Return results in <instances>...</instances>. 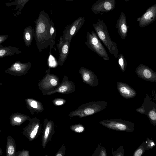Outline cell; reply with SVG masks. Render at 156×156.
Segmentation results:
<instances>
[{"label":"cell","mask_w":156,"mask_h":156,"mask_svg":"<svg viewBox=\"0 0 156 156\" xmlns=\"http://www.w3.org/2000/svg\"><path fill=\"white\" fill-rule=\"evenodd\" d=\"M50 17L44 10L41 11L35 21L34 37L36 45L40 52L51 44Z\"/></svg>","instance_id":"obj_1"},{"label":"cell","mask_w":156,"mask_h":156,"mask_svg":"<svg viewBox=\"0 0 156 156\" xmlns=\"http://www.w3.org/2000/svg\"><path fill=\"white\" fill-rule=\"evenodd\" d=\"M93 25L99 39L105 45L110 54L117 58L119 51L117 45L111 40L106 24L102 20L99 19L96 23Z\"/></svg>","instance_id":"obj_2"},{"label":"cell","mask_w":156,"mask_h":156,"mask_svg":"<svg viewBox=\"0 0 156 156\" xmlns=\"http://www.w3.org/2000/svg\"><path fill=\"white\" fill-rule=\"evenodd\" d=\"M107 105V102L104 101L90 102L81 105L77 109L70 113L69 115L71 117H83L91 115L102 111Z\"/></svg>","instance_id":"obj_3"},{"label":"cell","mask_w":156,"mask_h":156,"mask_svg":"<svg viewBox=\"0 0 156 156\" xmlns=\"http://www.w3.org/2000/svg\"><path fill=\"white\" fill-rule=\"evenodd\" d=\"M86 44L91 50L106 61L109 60L108 54L96 33L87 32Z\"/></svg>","instance_id":"obj_4"},{"label":"cell","mask_w":156,"mask_h":156,"mask_svg":"<svg viewBox=\"0 0 156 156\" xmlns=\"http://www.w3.org/2000/svg\"><path fill=\"white\" fill-rule=\"evenodd\" d=\"M99 123L108 129L117 131L131 132L134 129V123L120 119H105Z\"/></svg>","instance_id":"obj_5"},{"label":"cell","mask_w":156,"mask_h":156,"mask_svg":"<svg viewBox=\"0 0 156 156\" xmlns=\"http://www.w3.org/2000/svg\"><path fill=\"white\" fill-rule=\"evenodd\" d=\"M51 68L45 71L46 74L39 80L38 86L39 89L42 92L51 91L58 87L60 84L59 77L55 74H51Z\"/></svg>","instance_id":"obj_6"},{"label":"cell","mask_w":156,"mask_h":156,"mask_svg":"<svg viewBox=\"0 0 156 156\" xmlns=\"http://www.w3.org/2000/svg\"><path fill=\"white\" fill-rule=\"evenodd\" d=\"M136 111L142 114L147 115L151 122L155 126L156 104L151 100L148 94L146 95L141 106L137 108Z\"/></svg>","instance_id":"obj_7"},{"label":"cell","mask_w":156,"mask_h":156,"mask_svg":"<svg viewBox=\"0 0 156 156\" xmlns=\"http://www.w3.org/2000/svg\"><path fill=\"white\" fill-rule=\"evenodd\" d=\"M86 18L80 17L77 18L72 23L65 27L62 36L63 39L71 42L73 38L81 28L85 22Z\"/></svg>","instance_id":"obj_8"},{"label":"cell","mask_w":156,"mask_h":156,"mask_svg":"<svg viewBox=\"0 0 156 156\" xmlns=\"http://www.w3.org/2000/svg\"><path fill=\"white\" fill-rule=\"evenodd\" d=\"M75 90V84L72 81L68 80L66 76H64L62 81L59 86L53 90L46 92H42L44 95H50L56 93L68 94L74 92Z\"/></svg>","instance_id":"obj_9"},{"label":"cell","mask_w":156,"mask_h":156,"mask_svg":"<svg viewBox=\"0 0 156 156\" xmlns=\"http://www.w3.org/2000/svg\"><path fill=\"white\" fill-rule=\"evenodd\" d=\"M31 66V63L30 62L22 63L18 61L13 63L5 72L14 76H21L28 72Z\"/></svg>","instance_id":"obj_10"},{"label":"cell","mask_w":156,"mask_h":156,"mask_svg":"<svg viewBox=\"0 0 156 156\" xmlns=\"http://www.w3.org/2000/svg\"><path fill=\"white\" fill-rule=\"evenodd\" d=\"M115 0H98L92 6L91 10L95 14L107 12L115 7Z\"/></svg>","instance_id":"obj_11"},{"label":"cell","mask_w":156,"mask_h":156,"mask_svg":"<svg viewBox=\"0 0 156 156\" xmlns=\"http://www.w3.org/2000/svg\"><path fill=\"white\" fill-rule=\"evenodd\" d=\"M156 18V4L150 6L145 12L137 21L139 22V26L141 28L144 27L153 22Z\"/></svg>","instance_id":"obj_12"},{"label":"cell","mask_w":156,"mask_h":156,"mask_svg":"<svg viewBox=\"0 0 156 156\" xmlns=\"http://www.w3.org/2000/svg\"><path fill=\"white\" fill-rule=\"evenodd\" d=\"M135 73L139 78L143 80L151 82L156 81V73L145 65L140 64L136 68Z\"/></svg>","instance_id":"obj_13"},{"label":"cell","mask_w":156,"mask_h":156,"mask_svg":"<svg viewBox=\"0 0 156 156\" xmlns=\"http://www.w3.org/2000/svg\"><path fill=\"white\" fill-rule=\"evenodd\" d=\"M83 83L92 87H95L99 84L98 79L93 71L83 67L79 70Z\"/></svg>","instance_id":"obj_14"},{"label":"cell","mask_w":156,"mask_h":156,"mask_svg":"<svg viewBox=\"0 0 156 156\" xmlns=\"http://www.w3.org/2000/svg\"><path fill=\"white\" fill-rule=\"evenodd\" d=\"M70 43L69 41L63 39L62 36H60L58 44V49L59 52L58 64L60 66L63 65L67 58L69 50Z\"/></svg>","instance_id":"obj_15"},{"label":"cell","mask_w":156,"mask_h":156,"mask_svg":"<svg viewBox=\"0 0 156 156\" xmlns=\"http://www.w3.org/2000/svg\"><path fill=\"white\" fill-rule=\"evenodd\" d=\"M117 87L119 92L124 98H132L136 94L135 90L126 83L118 82L117 83Z\"/></svg>","instance_id":"obj_16"},{"label":"cell","mask_w":156,"mask_h":156,"mask_svg":"<svg viewBox=\"0 0 156 156\" xmlns=\"http://www.w3.org/2000/svg\"><path fill=\"white\" fill-rule=\"evenodd\" d=\"M54 122L51 121H48L47 119L44 121V132L42 136V144L44 148L53 135Z\"/></svg>","instance_id":"obj_17"},{"label":"cell","mask_w":156,"mask_h":156,"mask_svg":"<svg viewBox=\"0 0 156 156\" xmlns=\"http://www.w3.org/2000/svg\"><path fill=\"white\" fill-rule=\"evenodd\" d=\"M116 26L118 34L123 40L127 36L128 27L127 24L126 18L125 13L121 12L117 20Z\"/></svg>","instance_id":"obj_18"},{"label":"cell","mask_w":156,"mask_h":156,"mask_svg":"<svg viewBox=\"0 0 156 156\" xmlns=\"http://www.w3.org/2000/svg\"><path fill=\"white\" fill-rule=\"evenodd\" d=\"M21 53V51L15 47L4 46L0 45V58L18 54Z\"/></svg>","instance_id":"obj_19"},{"label":"cell","mask_w":156,"mask_h":156,"mask_svg":"<svg viewBox=\"0 0 156 156\" xmlns=\"http://www.w3.org/2000/svg\"><path fill=\"white\" fill-rule=\"evenodd\" d=\"M34 36V30L31 26L25 28L23 33V39L25 45L30 46Z\"/></svg>","instance_id":"obj_20"},{"label":"cell","mask_w":156,"mask_h":156,"mask_svg":"<svg viewBox=\"0 0 156 156\" xmlns=\"http://www.w3.org/2000/svg\"><path fill=\"white\" fill-rule=\"evenodd\" d=\"M29 1V0H12L6 3V5L8 6L16 5L13 14L14 16H17L20 14L23 8Z\"/></svg>","instance_id":"obj_21"},{"label":"cell","mask_w":156,"mask_h":156,"mask_svg":"<svg viewBox=\"0 0 156 156\" xmlns=\"http://www.w3.org/2000/svg\"><path fill=\"white\" fill-rule=\"evenodd\" d=\"M50 34L51 44L50 45V54H51V50L55 43V38L56 36V30L54 27V24L52 20H51Z\"/></svg>","instance_id":"obj_22"},{"label":"cell","mask_w":156,"mask_h":156,"mask_svg":"<svg viewBox=\"0 0 156 156\" xmlns=\"http://www.w3.org/2000/svg\"><path fill=\"white\" fill-rule=\"evenodd\" d=\"M117 58L119 68L122 71L124 72L127 66L126 60L122 53L118 55Z\"/></svg>","instance_id":"obj_23"},{"label":"cell","mask_w":156,"mask_h":156,"mask_svg":"<svg viewBox=\"0 0 156 156\" xmlns=\"http://www.w3.org/2000/svg\"><path fill=\"white\" fill-rule=\"evenodd\" d=\"M147 144L145 141L143 142L142 143L136 150L133 153V156H141L144 153L146 150Z\"/></svg>","instance_id":"obj_24"},{"label":"cell","mask_w":156,"mask_h":156,"mask_svg":"<svg viewBox=\"0 0 156 156\" xmlns=\"http://www.w3.org/2000/svg\"><path fill=\"white\" fill-rule=\"evenodd\" d=\"M92 156H107L106 150L105 147L99 144Z\"/></svg>","instance_id":"obj_25"},{"label":"cell","mask_w":156,"mask_h":156,"mask_svg":"<svg viewBox=\"0 0 156 156\" xmlns=\"http://www.w3.org/2000/svg\"><path fill=\"white\" fill-rule=\"evenodd\" d=\"M71 129L77 133H80L84 130V127L81 124H77L72 125L70 127Z\"/></svg>","instance_id":"obj_26"},{"label":"cell","mask_w":156,"mask_h":156,"mask_svg":"<svg viewBox=\"0 0 156 156\" xmlns=\"http://www.w3.org/2000/svg\"><path fill=\"white\" fill-rule=\"evenodd\" d=\"M112 156H120L124 155V150L123 146H121L116 151L114 152L112 150Z\"/></svg>","instance_id":"obj_27"},{"label":"cell","mask_w":156,"mask_h":156,"mask_svg":"<svg viewBox=\"0 0 156 156\" xmlns=\"http://www.w3.org/2000/svg\"><path fill=\"white\" fill-rule=\"evenodd\" d=\"M147 140L145 142L147 144L146 150H148L154 147L155 144L154 141L148 138H147Z\"/></svg>","instance_id":"obj_28"},{"label":"cell","mask_w":156,"mask_h":156,"mask_svg":"<svg viewBox=\"0 0 156 156\" xmlns=\"http://www.w3.org/2000/svg\"><path fill=\"white\" fill-rule=\"evenodd\" d=\"M65 100L62 98H56L53 100V102L55 105L59 106L63 105L65 103Z\"/></svg>","instance_id":"obj_29"},{"label":"cell","mask_w":156,"mask_h":156,"mask_svg":"<svg viewBox=\"0 0 156 156\" xmlns=\"http://www.w3.org/2000/svg\"><path fill=\"white\" fill-rule=\"evenodd\" d=\"M65 151V146H62L60 149H59L58 152L57 153V154L55 155L56 156H62L63 155V154H64Z\"/></svg>","instance_id":"obj_30"},{"label":"cell","mask_w":156,"mask_h":156,"mask_svg":"<svg viewBox=\"0 0 156 156\" xmlns=\"http://www.w3.org/2000/svg\"><path fill=\"white\" fill-rule=\"evenodd\" d=\"M8 35H0V44L3 43L8 38Z\"/></svg>","instance_id":"obj_31"},{"label":"cell","mask_w":156,"mask_h":156,"mask_svg":"<svg viewBox=\"0 0 156 156\" xmlns=\"http://www.w3.org/2000/svg\"><path fill=\"white\" fill-rule=\"evenodd\" d=\"M14 148L12 146H10L8 148V153L10 155L12 154L14 152Z\"/></svg>","instance_id":"obj_32"},{"label":"cell","mask_w":156,"mask_h":156,"mask_svg":"<svg viewBox=\"0 0 156 156\" xmlns=\"http://www.w3.org/2000/svg\"><path fill=\"white\" fill-rule=\"evenodd\" d=\"M14 120L16 122H20L21 121V119L19 117H15L14 119Z\"/></svg>","instance_id":"obj_33"},{"label":"cell","mask_w":156,"mask_h":156,"mask_svg":"<svg viewBox=\"0 0 156 156\" xmlns=\"http://www.w3.org/2000/svg\"><path fill=\"white\" fill-rule=\"evenodd\" d=\"M64 0L68 1H73V0Z\"/></svg>","instance_id":"obj_34"},{"label":"cell","mask_w":156,"mask_h":156,"mask_svg":"<svg viewBox=\"0 0 156 156\" xmlns=\"http://www.w3.org/2000/svg\"><path fill=\"white\" fill-rule=\"evenodd\" d=\"M129 0H125V1H126V2H128L129 1Z\"/></svg>","instance_id":"obj_35"}]
</instances>
